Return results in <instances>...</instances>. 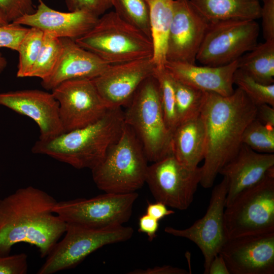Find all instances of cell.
<instances>
[{"label": "cell", "instance_id": "277c9868", "mask_svg": "<svg viewBox=\"0 0 274 274\" xmlns=\"http://www.w3.org/2000/svg\"><path fill=\"white\" fill-rule=\"evenodd\" d=\"M148 161L140 141L125 123L119 139L91 169L92 178L105 193L135 192L146 183Z\"/></svg>", "mask_w": 274, "mask_h": 274}, {"label": "cell", "instance_id": "b9f144b4", "mask_svg": "<svg viewBox=\"0 0 274 274\" xmlns=\"http://www.w3.org/2000/svg\"><path fill=\"white\" fill-rule=\"evenodd\" d=\"M208 274H230L225 261L220 254L215 256L211 261Z\"/></svg>", "mask_w": 274, "mask_h": 274}, {"label": "cell", "instance_id": "60d3db41", "mask_svg": "<svg viewBox=\"0 0 274 274\" xmlns=\"http://www.w3.org/2000/svg\"><path fill=\"white\" fill-rule=\"evenodd\" d=\"M174 213V211L168 210L165 204L156 201L155 203H148L146 214L159 221L165 217Z\"/></svg>", "mask_w": 274, "mask_h": 274}, {"label": "cell", "instance_id": "f1b7e54d", "mask_svg": "<svg viewBox=\"0 0 274 274\" xmlns=\"http://www.w3.org/2000/svg\"><path fill=\"white\" fill-rule=\"evenodd\" d=\"M153 75L160 87L162 108L166 126L172 133L178 125L176 110L174 79L165 67L155 69Z\"/></svg>", "mask_w": 274, "mask_h": 274}, {"label": "cell", "instance_id": "74e56055", "mask_svg": "<svg viewBox=\"0 0 274 274\" xmlns=\"http://www.w3.org/2000/svg\"><path fill=\"white\" fill-rule=\"evenodd\" d=\"M159 228V221L145 214L139 220V231L147 234L148 239L152 241L156 236Z\"/></svg>", "mask_w": 274, "mask_h": 274}, {"label": "cell", "instance_id": "ffe728a7", "mask_svg": "<svg viewBox=\"0 0 274 274\" xmlns=\"http://www.w3.org/2000/svg\"><path fill=\"white\" fill-rule=\"evenodd\" d=\"M274 168V153L257 152L242 144L236 155L219 172L228 182L225 207L243 190L256 184Z\"/></svg>", "mask_w": 274, "mask_h": 274}, {"label": "cell", "instance_id": "d6a6232c", "mask_svg": "<svg viewBox=\"0 0 274 274\" xmlns=\"http://www.w3.org/2000/svg\"><path fill=\"white\" fill-rule=\"evenodd\" d=\"M28 29L26 26L13 22L0 26V48H7L17 52Z\"/></svg>", "mask_w": 274, "mask_h": 274}, {"label": "cell", "instance_id": "4fadbf2b", "mask_svg": "<svg viewBox=\"0 0 274 274\" xmlns=\"http://www.w3.org/2000/svg\"><path fill=\"white\" fill-rule=\"evenodd\" d=\"M227 191L228 182L223 177L221 182L213 188L208 209L201 218L186 229L169 226L164 228L165 232L187 238L197 246L204 258V274H208L211 261L219 254L228 239L224 221Z\"/></svg>", "mask_w": 274, "mask_h": 274}, {"label": "cell", "instance_id": "7402d4cb", "mask_svg": "<svg viewBox=\"0 0 274 274\" xmlns=\"http://www.w3.org/2000/svg\"><path fill=\"white\" fill-rule=\"evenodd\" d=\"M170 152L184 165L198 166L205 152L204 128L200 115L178 124L172 133Z\"/></svg>", "mask_w": 274, "mask_h": 274}, {"label": "cell", "instance_id": "44dd1931", "mask_svg": "<svg viewBox=\"0 0 274 274\" xmlns=\"http://www.w3.org/2000/svg\"><path fill=\"white\" fill-rule=\"evenodd\" d=\"M164 67L176 80L202 91L228 96L235 90L233 78L238 60L218 66L166 61Z\"/></svg>", "mask_w": 274, "mask_h": 274}, {"label": "cell", "instance_id": "836d02e7", "mask_svg": "<svg viewBox=\"0 0 274 274\" xmlns=\"http://www.w3.org/2000/svg\"><path fill=\"white\" fill-rule=\"evenodd\" d=\"M69 11H84L99 17L112 7L113 0H65Z\"/></svg>", "mask_w": 274, "mask_h": 274}, {"label": "cell", "instance_id": "3957f363", "mask_svg": "<svg viewBox=\"0 0 274 274\" xmlns=\"http://www.w3.org/2000/svg\"><path fill=\"white\" fill-rule=\"evenodd\" d=\"M125 122L121 108L109 109L104 116L87 126L40 139L35 154L46 155L78 169L95 167L120 136Z\"/></svg>", "mask_w": 274, "mask_h": 274}, {"label": "cell", "instance_id": "8fae6325", "mask_svg": "<svg viewBox=\"0 0 274 274\" xmlns=\"http://www.w3.org/2000/svg\"><path fill=\"white\" fill-rule=\"evenodd\" d=\"M201 176V167L189 168L170 153L148 165L146 183L156 201L185 210L193 201Z\"/></svg>", "mask_w": 274, "mask_h": 274}, {"label": "cell", "instance_id": "d4e9b609", "mask_svg": "<svg viewBox=\"0 0 274 274\" xmlns=\"http://www.w3.org/2000/svg\"><path fill=\"white\" fill-rule=\"evenodd\" d=\"M238 68L262 84H274V40L257 44L238 59Z\"/></svg>", "mask_w": 274, "mask_h": 274}, {"label": "cell", "instance_id": "ab89813d", "mask_svg": "<svg viewBox=\"0 0 274 274\" xmlns=\"http://www.w3.org/2000/svg\"><path fill=\"white\" fill-rule=\"evenodd\" d=\"M129 273L132 274H187L185 269L175 267L170 265H163L148 268L146 269H137Z\"/></svg>", "mask_w": 274, "mask_h": 274}, {"label": "cell", "instance_id": "f546056e", "mask_svg": "<svg viewBox=\"0 0 274 274\" xmlns=\"http://www.w3.org/2000/svg\"><path fill=\"white\" fill-rule=\"evenodd\" d=\"M43 37L44 32L41 29L36 27L29 28L17 51L19 53L17 77H27L38 55Z\"/></svg>", "mask_w": 274, "mask_h": 274}, {"label": "cell", "instance_id": "d590c367", "mask_svg": "<svg viewBox=\"0 0 274 274\" xmlns=\"http://www.w3.org/2000/svg\"><path fill=\"white\" fill-rule=\"evenodd\" d=\"M27 270L26 254L0 256V274H25Z\"/></svg>", "mask_w": 274, "mask_h": 274}, {"label": "cell", "instance_id": "30bf717a", "mask_svg": "<svg viewBox=\"0 0 274 274\" xmlns=\"http://www.w3.org/2000/svg\"><path fill=\"white\" fill-rule=\"evenodd\" d=\"M136 192L105 193L90 198L57 202L53 212L66 223L102 228L122 225L130 219Z\"/></svg>", "mask_w": 274, "mask_h": 274}, {"label": "cell", "instance_id": "ba28073f", "mask_svg": "<svg viewBox=\"0 0 274 274\" xmlns=\"http://www.w3.org/2000/svg\"><path fill=\"white\" fill-rule=\"evenodd\" d=\"M65 234L58 242L38 271L52 274L73 268L89 254L104 246L123 242L133 235L132 228L122 225L102 228L66 223Z\"/></svg>", "mask_w": 274, "mask_h": 274}, {"label": "cell", "instance_id": "f35d334b", "mask_svg": "<svg viewBox=\"0 0 274 274\" xmlns=\"http://www.w3.org/2000/svg\"><path fill=\"white\" fill-rule=\"evenodd\" d=\"M255 119L263 125L274 128V107L266 104L256 106Z\"/></svg>", "mask_w": 274, "mask_h": 274}, {"label": "cell", "instance_id": "ac0fdd59", "mask_svg": "<svg viewBox=\"0 0 274 274\" xmlns=\"http://www.w3.org/2000/svg\"><path fill=\"white\" fill-rule=\"evenodd\" d=\"M35 12L13 22L49 32L58 38L76 40L89 32L99 17L84 11L60 12L50 8L43 0H37Z\"/></svg>", "mask_w": 274, "mask_h": 274}, {"label": "cell", "instance_id": "7c38bea8", "mask_svg": "<svg viewBox=\"0 0 274 274\" xmlns=\"http://www.w3.org/2000/svg\"><path fill=\"white\" fill-rule=\"evenodd\" d=\"M52 93L59 104L64 132L96 122L109 109L92 79H75L64 81L54 88Z\"/></svg>", "mask_w": 274, "mask_h": 274}, {"label": "cell", "instance_id": "f6af8a7d", "mask_svg": "<svg viewBox=\"0 0 274 274\" xmlns=\"http://www.w3.org/2000/svg\"><path fill=\"white\" fill-rule=\"evenodd\" d=\"M258 1L263 2L264 0H258Z\"/></svg>", "mask_w": 274, "mask_h": 274}, {"label": "cell", "instance_id": "52a82bcc", "mask_svg": "<svg viewBox=\"0 0 274 274\" xmlns=\"http://www.w3.org/2000/svg\"><path fill=\"white\" fill-rule=\"evenodd\" d=\"M224 221L228 238L274 232V168L225 207Z\"/></svg>", "mask_w": 274, "mask_h": 274}, {"label": "cell", "instance_id": "7bdbcfd3", "mask_svg": "<svg viewBox=\"0 0 274 274\" xmlns=\"http://www.w3.org/2000/svg\"><path fill=\"white\" fill-rule=\"evenodd\" d=\"M7 61L5 57L0 53V73H1L6 67Z\"/></svg>", "mask_w": 274, "mask_h": 274}, {"label": "cell", "instance_id": "e575fe53", "mask_svg": "<svg viewBox=\"0 0 274 274\" xmlns=\"http://www.w3.org/2000/svg\"><path fill=\"white\" fill-rule=\"evenodd\" d=\"M0 9L10 23L36 10L33 0H0Z\"/></svg>", "mask_w": 274, "mask_h": 274}, {"label": "cell", "instance_id": "484cf974", "mask_svg": "<svg viewBox=\"0 0 274 274\" xmlns=\"http://www.w3.org/2000/svg\"><path fill=\"white\" fill-rule=\"evenodd\" d=\"M174 79L176 110L179 124L200 115L206 92Z\"/></svg>", "mask_w": 274, "mask_h": 274}, {"label": "cell", "instance_id": "d6986e66", "mask_svg": "<svg viewBox=\"0 0 274 274\" xmlns=\"http://www.w3.org/2000/svg\"><path fill=\"white\" fill-rule=\"evenodd\" d=\"M62 49L57 63L51 73L41 81L42 86L52 90L61 83L75 79H92L109 65L93 53L69 38H60Z\"/></svg>", "mask_w": 274, "mask_h": 274}, {"label": "cell", "instance_id": "5bb4252c", "mask_svg": "<svg viewBox=\"0 0 274 274\" xmlns=\"http://www.w3.org/2000/svg\"><path fill=\"white\" fill-rule=\"evenodd\" d=\"M166 61L195 64L210 22L189 0H174Z\"/></svg>", "mask_w": 274, "mask_h": 274}, {"label": "cell", "instance_id": "4316f807", "mask_svg": "<svg viewBox=\"0 0 274 274\" xmlns=\"http://www.w3.org/2000/svg\"><path fill=\"white\" fill-rule=\"evenodd\" d=\"M61 49L60 38L44 32L41 49L27 77H37L42 80L49 77L57 63Z\"/></svg>", "mask_w": 274, "mask_h": 274}, {"label": "cell", "instance_id": "83f0119b", "mask_svg": "<svg viewBox=\"0 0 274 274\" xmlns=\"http://www.w3.org/2000/svg\"><path fill=\"white\" fill-rule=\"evenodd\" d=\"M112 7L121 19L151 39L148 0H113Z\"/></svg>", "mask_w": 274, "mask_h": 274}, {"label": "cell", "instance_id": "603a6c76", "mask_svg": "<svg viewBox=\"0 0 274 274\" xmlns=\"http://www.w3.org/2000/svg\"><path fill=\"white\" fill-rule=\"evenodd\" d=\"M210 22L260 18L261 5L258 0H189Z\"/></svg>", "mask_w": 274, "mask_h": 274}, {"label": "cell", "instance_id": "5b68a950", "mask_svg": "<svg viewBox=\"0 0 274 274\" xmlns=\"http://www.w3.org/2000/svg\"><path fill=\"white\" fill-rule=\"evenodd\" d=\"M75 41L109 64L151 59L153 55L151 40L115 11L100 16L94 26Z\"/></svg>", "mask_w": 274, "mask_h": 274}, {"label": "cell", "instance_id": "8d00e7d4", "mask_svg": "<svg viewBox=\"0 0 274 274\" xmlns=\"http://www.w3.org/2000/svg\"><path fill=\"white\" fill-rule=\"evenodd\" d=\"M261 6L263 36L266 40H274V0H264Z\"/></svg>", "mask_w": 274, "mask_h": 274}, {"label": "cell", "instance_id": "e0dca14e", "mask_svg": "<svg viewBox=\"0 0 274 274\" xmlns=\"http://www.w3.org/2000/svg\"><path fill=\"white\" fill-rule=\"evenodd\" d=\"M0 105L33 120L40 129V139L64 132L59 104L52 93L37 89L0 92Z\"/></svg>", "mask_w": 274, "mask_h": 274}, {"label": "cell", "instance_id": "8992f818", "mask_svg": "<svg viewBox=\"0 0 274 274\" xmlns=\"http://www.w3.org/2000/svg\"><path fill=\"white\" fill-rule=\"evenodd\" d=\"M126 106L125 123L139 139L148 161L154 162L171 153L172 133L165 121L159 85L153 75L140 84Z\"/></svg>", "mask_w": 274, "mask_h": 274}, {"label": "cell", "instance_id": "7a4b0ae2", "mask_svg": "<svg viewBox=\"0 0 274 274\" xmlns=\"http://www.w3.org/2000/svg\"><path fill=\"white\" fill-rule=\"evenodd\" d=\"M256 112V106L238 88L228 96L206 92L200 113L205 132L202 187H212L220 170L236 155Z\"/></svg>", "mask_w": 274, "mask_h": 274}, {"label": "cell", "instance_id": "9c48e42d", "mask_svg": "<svg viewBox=\"0 0 274 274\" xmlns=\"http://www.w3.org/2000/svg\"><path fill=\"white\" fill-rule=\"evenodd\" d=\"M259 33V24L254 20L210 22L196 60L212 66L229 64L257 45Z\"/></svg>", "mask_w": 274, "mask_h": 274}, {"label": "cell", "instance_id": "1f68e13d", "mask_svg": "<svg viewBox=\"0 0 274 274\" xmlns=\"http://www.w3.org/2000/svg\"><path fill=\"white\" fill-rule=\"evenodd\" d=\"M242 143L261 153H274V128L263 125L255 118L246 128Z\"/></svg>", "mask_w": 274, "mask_h": 274}, {"label": "cell", "instance_id": "9a60e30c", "mask_svg": "<svg viewBox=\"0 0 274 274\" xmlns=\"http://www.w3.org/2000/svg\"><path fill=\"white\" fill-rule=\"evenodd\" d=\"M219 254L230 274H273L274 232L228 238Z\"/></svg>", "mask_w": 274, "mask_h": 274}, {"label": "cell", "instance_id": "2e32d148", "mask_svg": "<svg viewBox=\"0 0 274 274\" xmlns=\"http://www.w3.org/2000/svg\"><path fill=\"white\" fill-rule=\"evenodd\" d=\"M155 66L151 58L109 64L92 79L100 97L109 109L127 105L140 84L153 75Z\"/></svg>", "mask_w": 274, "mask_h": 274}, {"label": "cell", "instance_id": "4dcf8cb0", "mask_svg": "<svg viewBox=\"0 0 274 274\" xmlns=\"http://www.w3.org/2000/svg\"><path fill=\"white\" fill-rule=\"evenodd\" d=\"M233 81L256 106L266 104L274 107V84L259 83L239 68L234 74Z\"/></svg>", "mask_w": 274, "mask_h": 274}, {"label": "cell", "instance_id": "cb8c5ba5", "mask_svg": "<svg viewBox=\"0 0 274 274\" xmlns=\"http://www.w3.org/2000/svg\"><path fill=\"white\" fill-rule=\"evenodd\" d=\"M174 0H148L150 35L153 46L151 59L156 68L164 67Z\"/></svg>", "mask_w": 274, "mask_h": 274}, {"label": "cell", "instance_id": "ee69618b", "mask_svg": "<svg viewBox=\"0 0 274 274\" xmlns=\"http://www.w3.org/2000/svg\"><path fill=\"white\" fill-rule=\"evenodd\" d=\"M9 23L5 14L0 9V26L7 25Z\"/></svg>", "mask_w": 274, "mask_h": 274}, {"label": "cell", "instance_id": "6da1fadb", "mask_svg": "<svg viewBox=\"0 0 274 274\" xmlns=\"http://www.w3.org/2000/svg\"><path fill=\"white\" fill-rule=\"evenodd\" d=\"M57 201L32 186L17 189L0 199V256L10 254L13 245L35 246L46 257L65 233L66 223L53 212Z\"/></svg>", "mask_w": 274, "mask_h": 274}]
</instances>
